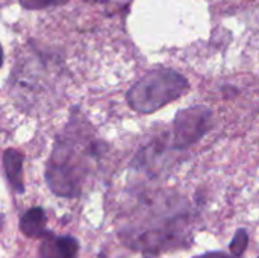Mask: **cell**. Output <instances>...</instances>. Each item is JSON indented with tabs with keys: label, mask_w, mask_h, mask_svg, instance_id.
<instances>
[{
	"label": "cell",
	"mask_w": 259,
	"mask_h": 258,
	"mask_svg": "<svg viewBox=\"0 0 259 258\" xmlns=\"http://www.w3.org/2000/svg\"><path fill=\"white\" fill-rule=\"evenodd\" d=\"M212 113L208 106H191L179 111L173 122V140L175 149H185L197 143L211 128Z\"/></svg>",
	"instance_id": "obj_3"
},
{
	"label": "cell",
	"mask_w": 259,
	"mask_h": 258,
	"mask_svg": "<svg viewBox=\"0 0 259 258\" xmlns=\"http://www.w3.org/2000/svg\"><path fill=\"white\" fill-rule=\"evenodd\" d=\"M100 258H105V257H103V255H102V257H100Z\"/></svg>",
	"instance_id": "obj_10"
},
{
	"label": "cell",
	"mask_w": 259,
	"mask_h": 258,
	"mask_svg": "<svg viewBox=\"0 0 259 258\" xmlns=\"http://www.w3.org/2000/svg\"><path fill=\"white\" fill-rule=\"evenodd\" d=\"M194 258H237L234 257V255H229V254H226V252H206V254H202V255H197V257Z\"/></svg>",
	"instance_id": "obj_9"
},
{
	"label": "cell",
	"mask_w": 259,
	"mask_h": 258,
	"mask_svg": "<svg viewBox=\"0 0 259 258\" xmlns=\"http://www.w3.org/2000/svg\"><path fill=\"white\" fill-rule=\"evenodd\" d=\"M67 0H20V3L27 9H44V8L62 5Z\"/></svg>",
	"instance_id": "obj_8"
},
{
	"label": "cell",
	"mask_w": 259,
	"mask_h": 258,
	"mask_svg": "<svg viewBox=\"0 0 259 258\" xmlns=\"http://www.w3.org/2000/svg\"><path fill=\"white\" fill-rule=\"evenodd\" d=\"M74 148L76 146L71 140L59 137L49 160L46 181L50 190L58 196L73 198L77 196L80 192L83 178V161L79 160V155Z\"/></svg>",
	"instance_id": "obj_2"
},
{
	"label": "cell",
	"mask_w": 259,
	"mask_h": 258,
	"mask_svg": "<svg viewBox=\"0 0 259 258\" xmlns=\"http://www.w3.org/2000/svg\"><path fill=\"white\" fill-rule=\"evenodd\" d=\"M2 163H3V170H5V175L8 178V182L11 186V189L21 195L24 192V181H23V155L9 148L3 152V158H2Z\"/></svg>",
	"instance_id": "obj_5"
},
{
	"label": "cell",
	"mask_w": 259,
	"mask_h": 258,
	"mask_svg": "<svg viewBox=\"0 0 259 258\" xmlns=\"http://www.w3.org/2000/svg\"><path fill=\"white\" fill-rule=\"evenodd\" d=\"M188 88V81L176 70L155 68L129 88L126 99L134 111L150 114L184 96Z\"/></svg>",
	"instance_id": "obj_1"
},
{
	"label": "cell",
	"mask_w": 259,
	"mask_h": 258,
	"mask_svg": "<svg viewBox=\"0 0 259 258\" xmlns=\"http://www.w3.org/2000/svg\"><path fill=\"white\" fill-rule=\"evenodd\" d=\"M20 231L30 239H42L46 236V213L41 207L27 210L20 220Z\"/></svg>",
	"instance_id": "obj_6"
},
{
	"label": "cell",
	"mask_w": 259,
	"mask_h": 258,
	"mask_svg": "<svg viewBox=\"0 0 259 258\" xmlns=\"http://www.w3.org/2000/svg\"><path fill=\"white\" fill-rule=\"evenodd\" d=\"M247 245H249V236H247V231L246 230H238L229 245L231 248V252L232 255L237 258H240L247 249Z\"/></svg>",
	"instance_id": "obj_7"
},
{
	"label": "cell",
	"mask_w": 259,
	"mask_h": 258,
	"mask_svg": "<svg viewBox=\"0 0 259 258\" xmlns=\"http://www.w3.org/2000/svg\"><path fill=\"white\" fill-rule=\"evenodd\" d=\"M79 252V243L70 236H55L46 233L39 245L41 258H74Z\"/></svg>",
	"instance_id": "obj_4"
}]
</instances>
